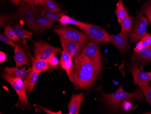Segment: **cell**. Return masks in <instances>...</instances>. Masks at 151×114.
<instances>
[{
    "label": "cell",
    "instance_id": "obj_1",
    "mask_svg": "<svg viewBox=\"0 0 151 114\" xmlns=\"http://www.w3.org/2000/svg\"><path fill=\"white\" fill-rule=\"evenodd\" d=\"M97 76L94 66L86 56L81 53L75 56L69 78L74 84L76 89H91Z\"/></svg>",
    "mask_w": 151,
    "mask_h": 114
},
{
    "label": "cell",
    "instance_id": "obj_2",
    "mask_svg": "<svg viewBox=\"0 0 151 114\" xmlns=\"http://www.w3.org/2000/svg\"><path fill=\"white\" fill-rule=\"evenodd\" d=\"M102 97L106 104L114 108H119L124 102H134L143 99L142 93L139 90L129 93L124 91L123 86H119L117 91L114 93L107 94L102 92Z\"/></svg>",
    "mask_w": 151,
    "mask_h": 114
},
{
    "label": "cell",
    "instance_id": "obj_3",
    "mask_svg": "<svg viewBox=\"0 0 151 114\" xmlns=\"http://www.w3.org/2000/svg\"><path fill=\"white\" fill-rule=\"evenodd\" d=\"M53 32L60 36L73 41L82 47L86 46L89 43V39L85 33L69 26H63L55 29Z\"/></svg>",
    "mask_w": 151,
    "mask_h": 114
},
{
    "label": "cell",
    "instance_id": "obj_4",
    "mask_svg": "<svg viewBox=\"0 0 151 114\" xmlns=\"http://www.w3.org/2000/svg\"><path fill=\"white\" fill-rule=\"evenodd\" d=\"M81 53L90 60L94 66L96 74L98 75L102 69L101 49L98 44L90 41L83 49Z\"/></svg>",
    "mask_w": 151,
    "mask_h": 114
},
{
    "label": "cell",
    "instance_id": "obj_5",
    "mask_svg": "<svg viewBox=\"0 0 151 114\" xmlns=\"http://www.w3.org/2000/svg\"><path fill=\"white\" fill-rule=\"evenodd\" d=\"M81 30L85 33L90 42L106 43L110 41V35L100 26L87 24Z\"/></svg>",
    "mask_w": 151,
    "mask_h": 114
},
{
    "label": "cell",
    "instance_id": "obj_6",
    "mask_svg": "<svg viewBox=\"0 0 151 114\" xmlns=\"http://www.w3.org/2000/svg\"><path fill=\"white\" fill-rule=\"evenodd\" d=\"M38 7L23 2L17 12L14 14L16 20H21L24 24L30 27L38 13Z\"/></svg>",
    "mask_w": 151,
    "mask_h": 114
},
{
    "label": "cell",
    "instance_id": "obj_7",
    "mask_svg": "<svg viewBox=\"0 0 151 114\" xmlns=\"http://www.w3.org/2000/svg\"><path fill=\"white\" fill-rule=\"evenodd\" d=\"M34 57L47 61L52 56L58 55L61 52L59 47L51 46L47 42L42 41L34 42Z\"/></svg>",
    "mask_w": 151,
    "mask_h": 114
},
{
    "label": "cell",
    "instance_id": "obj_8",
    "mask_svg": "<svg viewBox=\"0 0 151 114\" xmlns=\"http://www.w3.org/2000/svg\"><path fill=\"white\" fill-rule=\"evenodd\" d=\"M2 77L12 86L18 96L19 103L24 107L29 106L30 103L26 97V92L22 79L11 77L4 72L2 74Z\"/></svg>",
    "mask_w": 151,
    "mask_h": 114
},
{
    "label": "cell",
    "instance_id": "obj_9",
    "mask_svg": "<svg viewBox=\"0 0 151 114\" xmlns=\"http://www.w3.org/2000/svg\"><path fill=\"white\" fill-rule=\"evenodd\" d=\"M148 22L146 18L142 14L138 15L133 31L130 35V41L131 42H136L141 40L146 34V29L148 25Z\"/></svg>",
    "mask_w": 151,
    "mask_h": 114
},
{
    "label": "cell",
    "instance_id": "obj_10",
    "mask_svg": "<svg viewBox=\"0 0 151 114\" xmlns=\"http://www.w3.org/2000/svg\"><path fill=\"white\" fill-rule=\"evenodd\" d=\"M53 24L54 23L48 18L37 13L30 28L34 32L42 33L46 30L51 28Z\"/></svg>",
    "mask_w": 151,
    "mask_h": 114
},
{
    "label": "cell",
    "instance_id": "obj_11",
    "mask_svg": "<svg viewBox=\"0 0 151 114\" xmlns=\"http://www.w3.org/2000/svg\"><path fill=\"white\" fill-rule=\"evenodd\" d=\"M128 34L121 30L118 34L110 35V42L121 52L126 51L128 46Z\"/></svg>",
    "mask_w": 151,
    "mask_h": 114
},
{
    "label": "cell",
    "instance_id": "obj_12",
    "mask_svg": "<svg viewBox=\"0 0 151 114\" xmlns=\"http://www.w3.org/2000/svg\"><path fill=\"white\" fill-rule=\"evenodd\" d=\"M14 58L16 62V68H19L21 65H29L30 63L29 58L25 50L19 43L16 44Z\"/></svg>",
    "mask_w": 151,
    "mask_h": 114
},
{
    "label": "cell",
    "instance_id": "obj_13",
    "mask_svg": "<svg viewBox=\"0 0 151 114\" xmlns=\"http://www.w3.org/2000/svg\"><path fill=\"white\" fill-rule=\"evenodd\" d=\"M131 71L135 85L149 82L151 80V72H143L139 69L135 65H132Z\"/></svg>",
    "mask_w": 151,
    "mask_h": 114
},
{
    "label": "cell",
    "instance_id": "obj_14",
    "mask_svg": "<svg viewBox=\"0 0 151 114\" xmlns=\"http://www.w3.org/2000/svg\"><path fill=\"white\" fill-rule=\"evenodd\" d=\"M60 41L63 49L66 50L72 57L81 53V52L83 50V47L62 36H60Z\"/></svg>",
    "mask_w": 151,
    "mask_h": 114
},
{
    "label": "cell",
    "instance_id": "obj_15",
    "mask_svg": "<svg viewBox=\"0 0 151 114\" xmlns=\"http://www.w3.org/2000/svg\"><path fill=\"white\" fill-rule=\"evenodd\" d=\"M84 99V93L79 94H73L71 100L68 104V114H78L80 108Z\"/></svg>",
    "mask_w": 151,
    "mask_h": 114
},
{
    "label": "cell",
    "instance_id": "obj_16",
    "mask_svg": "<svg viewBox=\"0 0 151 114\" xmlns=\"http://www.w3.org/2000/svg\"><path fill=\"white\" fill-rule=\"evenodd\" d=\"M40 73L29 70L27 76L24 81V88L26 92H32L34 87L37 82Z\"/></svg>",
    "mask_w": 151,
    "mask_h": 114
},
{
    "label": "cell",
    "instance_id": "obj_17",
    "mask_svg": "<svg viewBox=\"0 0 151 114\" xmlns=\"http://www.w3.org/2000/svg\"><path fill=\"white\" fill-rule=\"evenodd\" d=\"M32 62V68L31 69L36 72L41 73L51 69L53 66L51 65L47 61L43 60L38 59L35 57H32L30 56Z\"/></svg>",
    "mask_w": 151,
    "mask_h": 114
},
{
    "label": "cell",
    "instance_id": "obj_18",
    "mask_svg": "<svg viewBox=\"0 0 151 114\" xmlns=\"http://www.w3.org/2000/svg\"><path fill=\"white\" fill-rule=\"evenodd\" d=\"M72 57L66 50L63 49L60 58V64L63 69L66 71L68 77L70 76V71L73 65Z\"/></svg>",
    "mask_w": 151,
    "mask_h": 114
},
{
    "label": "cell",
    "instance_id": "obj_19",
    "mask_svg": "<svg viewBox=\"0 0 151 114\" xmlns=\"http://www.w3.org/2000/svg\"><path fill=\"white\" fill-rule=\"evenodd\" d=\"M151 48V46L143 48L139 52H134L132 55V60L143 67L145 64L147 62V57Z\"/></svg>",
    "mask_w": 151,
    "mask_h": 114
},
{
    "label": "cell",
    "instance_id": "obj_20",
    "mask_svg": "<svg viewBox=\"0 0 151 114\" xmlns=\"http://www.w3.org/2000/svg\"><path fill=\"white\" fill-rule=\"evenodd\" d=\"M29 70H25L19 69L17 68H9V67H6L3 69L4 73L8 75L11 77L21 79L25 78Z\"/></svg>",
    "mask_w": 151,
    "mask_h": 114
},
{
    "label": "cell",
    "instance_id": "obj_21",
    "mask_svg": "<svg viewBox=\"0 0 151 114\" xmlns=\"http://www.w3.org/2000/svg\"><path fill=\"white\" fill-rule=\"evenodd\" d=\"M38 14H40L47 17L53 23H56V22L59 23L60 17L63 13L61 12H57L50 11L41 7L40 8L38 7Z\"/></svg>",
    "mask_w": 151,
    "mask_h": 114
},
{
    "label": "cell",
    "instance_id": "obj_22",
    "mask_svg": "<svg viewBox=\"0 0 151 114\" xmlns=\"http://www.w3.org/2000/svg\"><path fill=\"white\" fill-rule=\"evenodd\" d=\"M59 23L62 25H66L68 24L77 25V26H78L80 29L84 28L87 24V23L80 22L72 17L67 16L64 13H63L62 16H61L60 17Z\"/></svg>",
    "mask_w": 151,
    "mask_h": 114
},
{
    "label": "cell",
    "instance_id": "obj_23",
    "mask_svg": "<svg viewBox=\"0 0 151 114\" xmlns=\"http://www.w3.org/2000/svg\"><path fill=\"white\" fill-rule=\"evenodd\" d=\"M12 28L19 38H21L23 40L28 39L30 41H32L31 39V36L33 34V32L26 30L23 28L22 25L19 23H16L13 26Z\"/></svg>",
    "mask_w": 151,
    "mask_h": 114
},
{
    "label": "cell",
    "instance_id": "obj_24",
    "mask_svg": "<svg viewBox=\"0 0 151 114\" xmlns=\"http://www.w3.org/2000/svg\"><path fill=\"white\" fill-rule=\"evenodd\" d=\"M39 4L42 7L50 11L57 12H61L60 6L54 0H40Z\"/></svg>",
    "mask_w": 151,
    "mask_h": 114
},
{
    "label": "cell",
    "instance_id": "obj_25",
    "mask_svg": "<svg viewBox=\"0 0 151 114\" xmlns=\"http://www.w3.org/2000/svg\"><path fill=\"white\" fill-rule=\"evenodd\" d=\"M133 18L128 14L123 18L120 23L121 26V30L127 34L131 33L133 26Z\"/></svg>",
    "mask_w": 151,
    "mask_h": 114
},
{
    "label": "cell",
    "instance_id": "obj_26",
    "mask_svg": "<svg viewBox=\"0 0 151 114\" xmlns=\"http://www.w3.org/2000/svg\"><path fill=\"white\" fill-rule=\"evenodd\" d=\"M116 7L115 13L117 17L119 23H120L121 20L128 14V12L123 5L122 0H119L118 1L117 3H116Z\"/></svg>",
    "mask_w": 151,
    "mask_h": 114
},
{
    "label": "cell",
    "instance_id": "obj_27",
    "mask_svg": "<svg viewBox=\"0 0 151 114\" xmlns=\"http://www.w3.org/2000/svg\"><path fill=\"white\" fill-rule=\"evenodd\" d=\"M139 87L141 91L145 97L147 102L151 106V86L149 84V82L139 83Z\"/></svg>",
    "mask_w": 151,
    "mask_h": 114
},
{
    "label": "cell",
    "instance_id": "obj_28",
    "mask_svg": "<svg viewBox=\"0 0 151 114\" xmlns=\"http://www.w3.org/2000/svg\"><path fill=\"white\" fill-rule=\"evenodd\" d=\"M4 33L12 41L20 42V40L16 34L15 30L10 25H6L5 27Z\"/></svg>",
    "mask_w": 151,
    "mask_h": 114
},
{
    "label": "cell",
    "instance_id": "obj_29",
    "mask_svg": "<svg viewBox=\"0 0 151 114\" xmlns=\"http://www.w3.org/2000/svg\"><path fill=\"white\" fill-rule=\"evenodd\" d=\"M0 41L1 42L6 43L8 45H10L12 47L15 48L16 47V44L14 43L12 40H11L8 36H7L5 33H1L0 34Z\"/></svg>",
    "mask_w": 151,
    "mask_h": 114
},
{
    "label": "cell",
    "instance_id": "obj_30",
    "mask_svg": "<svg viewBox=\"0 0 151 114\" xmlns=\"http://www.w3.org/2000/svg\"><path fill=\"white\" fill-rule=\"evenodd\" d=\"M143 48L148 47L151 46V35L149 33H147L141 39Z\"/></svg>",
    "mask_w": 151,
    "mask_h": 114
},
{
    "label": "cell",
    "instance_id": "obj_31",
    "mask_svg": "<svg viewBox=\"0 0 151 114\" xmlns=\"http://www.w3.org/2000/svg\"><path fill=\"white\" fill-rule=\"evenodd\" d=\"M15 20L14 14L10 16H1V28H2L6 24L9 23V21H14Z\"/></svg>",
    "mask_w": 151,
    "mask_h": 114
},
{
    "label": "cell",
    "instance_id": "obj_32",
    "mask_svg": "<svg viewBox=\"0 0 151 114\" xmlns=\"http://www.w3.org/2000/svg\"><path fill=\"white\" fill-rule=\"evenodd\" d=\"M47 61L52 66H57L58 65L59 63H60L56 55L52 56Z\"/></svg>",
    "mask_w": 151,
    "mask_h": 114
},
{
    "label": "cell",
    "instance_id": "obj_33",
    "mask_svg": "<svg viewBox=\"0 0 151 114\" xmlns=\"http://www.w3.org/2000/svg\"><path fill=\"white\" fill-rule=\"evenodd\" d=\"M36 106L37 107H39L41 109L43 110V111H45V113H47V114H61V111H59V112H53V111H51V110H49L45 108V107H43L42 106H41V105H36Z\"/></svg>",
    "mask_w": 151,
    "mask_h": 114
},
{
    "label": "cell",
    "instance_id": "obj_34",
    "mask_svg": "<svg viewBox=\"0 0 151 114\" xmlns=\"http://www.w3.org/2000/svg\"><path fill=\"white\" fill-rule=\"evenodd\" d=\"M143 12L147 16H151V4H147L145 7Z\"/></svg>",
    "mask_w": 151,
    "mask_h": 114
},
{
    "label": "cell",
    "instance_id": "obj_35",
    "mask_svg": "<svg viewBox=\"0 0 151 114\" xmlns=\"http://www.w3.org/2000/svg\"><path fill=\"white\" fill-rule=\"evenodd\" d=\"M24 2L31 4V5H35L37 6L39 4L40 0H22Z\"/></svg>",
    "mask_w": 151,
    "mask_h": 114
},
{
    "label": "cell",
    "instance_id": "obj_36",
    "mask_svg": "<svg viewBox=\"0 0 151 114\" xmlns=\"http://www.w3.org/2000/svg\"><path fill=\"white\" fill-rule=\"evenodd\" d=\"M143 48V47L142 46V43L141 41H139L136 45L134 49V52H138L141 51Z\"/></svg>",
    "mask_w": 151,
    "mask_h": 114
},
{
    "label": "cell",
    "instance_id": "obj_37",
    "mask_svg": "<svg viewBox=\"0 0 151 114\" xmlns=\"http://www.w3.org/2000/svg\"><path fill=\"white\" fill-rule=\"evenodd\" d=\"M6 54L4 52L1 51L0 52V62H3L6 61Z\"/></svg>",
    "mask_w": 151,
    "mask_h": 114
},
{
    "label": "cell",
    "instance_id": "obj_38",
    "mask_svg": "<svg viewBox=\"0 0 151 114\" xmlns=\"http://www.w3.org/2000/svg\"><path fill=\"white\" fill-rule=\"evenodd\" d=\"M10 1H12V3L15 5L18 6L19 4L20 3V1H22V0H10Z\"/></svg>",
    "mask_w": 151,
    "mask_h": 114
},
{
    "label": "cell",
    "instance_id": "obj_39",
    "mask_svg": "<svg viewBox=\"0 0 151 114\" xmlns=\"http://www.w3.org/2000/svg\"><path fill=\"white\" fill-rule=\"evenodd\" d=\"M151 48L150 49V51H149V55H148V57H147V62H151Z\"/></svg>",
    "mask_w": 151,
    "mask_h": 114
},
{
    "label": "cell",
    "instance_id": "obj_40",
    "mask_svg": "<svg viewBox=\"0 0 151 114\" xmlns=\"http://www.w3.org/2000/svg\"><path fill=\"white\" fill-rule=\"evenodd\" d=\"M147 19L148 20L149 22L151 23V16H147Z\"/></svg>",
    "mask_w": 151,
    "mask_h": 114
},
{
    "label": "cell",
    "instance_id": "obj_41",
    "mask_svg": "<svg viewBox=\"0 0 151 114\" xmlns=\"http://www.w3.org/2000/svg\"><path fill=\"white\" fill-rule=\"evenodd\" d=\"M145 114H151V112H147V113H145Z\"/></svg>",
    "mask_w": 151,
    "mask_h": 114
}]
</instances>
